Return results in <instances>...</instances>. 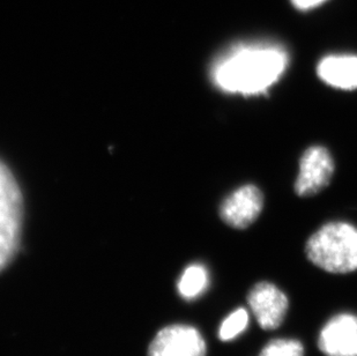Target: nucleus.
<instances>
[{
  "mask_svg": "<svg viewBox=\"0 0 357 356\" xmlns=\"http://www.w3.org/2000/svg\"><path fill=\"white\" fill-rule=\"evenodd\" d=\"M289 56L273 43H237L213 63L211 77L220 91L244 96L265 94L286 71Z\"/></svg>",
  "mask_w": 357,
  "mask_h": 356,
  "instance_id": "obj_1",
  "label": "nucleus"
},
{
  "mask_svg": "<svg viewBox=\"0 0 357 356\" xmlns=\"http://www.w3.org/2000/svg\"><path fill=\"white\" fill-rule=\"evenodd\" d=\"M307 258L330 273L357 269V228L346 222H330L314 232L305 246Z\"/></svg>",
  "mask_w": 357,
  "mask_h": 356,
  "instance_id": "obj_2",
  "label": "nucleus"
},
{
  "mask_svg": "<svg viewBox=\"0 0 357 356\" xmlns=\"http://www.w3.org/2000/svg\"><path fill=\"white\" fill-rule=\"evenodd\" d=\"M22 200L17 181L0 162V269L13 258L20 241Z\"/></svg>",
  "mask_w": 357,
  "mask_h": 356,
  "instance_id": "obj_3",
  "label": "nucleus"
},
{
  "mask_svg": "<svg viewBox=\"0 0 357 356\" xmlns=\"http://www.w3.org/2000/svg\"><path fill=\"white\" fill-rule=\"evenodd\" d=\"M334 172V161L323 146H312L304 151L300 161V172L295 192L300 197H312L330 184Z\"/></svg>",
  "mask_w": 357,
  "mask_h": 356,
  "instance_id": "obj_4",
  "label": "nucleus"
},
{
  "mask_svg": "<svg viewBox=\"0 0 357 356\" xmlns=\"http://www.w3.org/2000/svg\"><path fill=\"white\" fill-rule=\"evenodd\" d=\"M149 356H206L205 340L191 326H168L156 334Z\"/></svg>",
  "mask_w": 357,
  "mask_h": 356,
  "instance_id": "obj_5",
  "label": "nucleus"
},
{
  "mask_svg": "<svg viewBox=\"0 0 357 356\" xmlns=\"http://www.w3.org/2000/svg\"><path fill=\"white\" fill-rule=\"evenodd\" d=\"M264 195L256 185H244L228 195L220 209L225 223L236 229H245L256 221L263 211Z\"/></svg>",
  "mask_w": 357,
  "mask_h": 356,
  "instance_id": "obj_6",
  "label": "nucleus"
},
{
  "mask_svg": "<svg viewBox=\"0 0 357 356\" xmlns=\"http://www.w3.org/2000/svg\"><path fill=\"white\" fill-rule=\"evenodd\" d=\"M253 315L264 329H275L282 324L288 311V299L277 285L259 283L248 295Z\"/></svg>",
  "mask_w": 357,
  "mask_h": 356,
  "instance_id": "obj_7",
  "label": "nucleus"
},
{
  "mask_svg": "<svg viewBox=\"0 0 357 356\" xmlns=\"http://www.w3.org/2000/svg\"><path fill=\"white\" fill-rule=\"evenodd\" d=\"M318 346L326 356H357V316L333 317L321 329Z\"/></svg>",
  "mask_w": 357,
  "mask_h": 356,
  "instance_id": "obj_8",
  "label": "nucleus"
},
{
  "mask_svg": "<svg viewBox=\"0 0 357 356\" xmlns=\"http://www.w3.org/2000/svg\"><path fill=\"white\" fill-rule=\"evenodd\" d=\"M317 74L328 86L354 91L357 89V57L351 54L328 56L320 61Z\"/></svg>",
  "mask_w": 357,
  "mask_h": 356,
  "instance_id": "obj_9",
  "label": "nucleus"
},
{
  "mask_svg": "<svg viewBox=\"0 0 357 356\" xmlns=\"http://www.w3.org/2000/svg\"><path fill=\"white\" fill-rule=\"evenodd\" d=\"M208 287V273L202 265L195 264L184 271L178 283V292L186 299L202 295Z\"/></svg>",
  "mask_w": 357,
  "mask_h": 356,
  "instance_id": "obj_10",
  "label": "nucleus"
},
{
  "mask_svg": "<svg viewBox=\"0 0 357 356\" xmlns=\"http://www.w3.org/2000/svg\"><path fill=\"white\" fill-rule=\"evenodd\" d=\"M249 322V313L245 309H237L227 317L220 327L219 338L222 341H230L246 329Z\"/></svg>",
  "mask_w": 357,
  "mask_h": 356,
  "instance_id": "obj_11",
  "label": "nucleus"
},
{
  "mask_svg": "<svg viewBox=\"0 0 357 356\" xmlns=\"http://www.w3.org/2000/svg\"><path fill=\"white\" fill-rule=\"evenodd\" d=\"M304 348L297 340L278 339L271 341L259 356H303Z\"/></svg>",
  "mask_w": 357,
  "mask_h": 356,
  "instance_id": "obj_12",
  "label": "nucleus"
},
{
  "mask_svg": "<svg viewBox=\"0 0 357 356\" xmlns=\"http://www.w3.org/2000/svg\"><path fill=\"white\" fill-rule=\"evenodd\" d=\"M325 1L326 0H291L294 6L302 10H311V8L319 6V5L325 3Z\"/></svg>",
  "mask_w": 357,
  "mask_h": 356,
  "instance_id": "obj_13",
  "label": "nucleus"
}]
</instances>
